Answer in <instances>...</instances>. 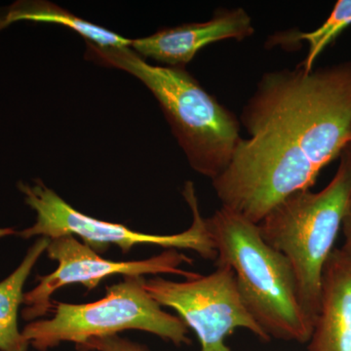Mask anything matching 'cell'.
I'll return each mask as SVG.
<instances>
[{
  "label": "cell",
  "mask_w": 351,
  "mask_h": 351,
  "mask_svg": "<svg viewBox=\"0 0 351 351\" xmlns=\"http://www.w3.org/2000/svg\"><path fill=\"white\" fill-rule=\"evenodd\" d=\"M241 123L249 138L212 184L221 207L258 225L351 144V63L265 73Z\"/></svg>",
  "instance_id": "1"
},
{
  "label": "cell",
  "mask_w": 351,
  "mask_h": 351,
  "mask_svg": "<svg viewBox=\"0 0 351 351\" xmlns=\"http://www.w3.org/2000/svg\"><path fill=\"white\" fill-rule=\"evenodd\" d=\"M341 228H343V235H345V244L341 247V249L351 255V193L350 198H348V204H346Z\"/></svg>",
  "instance_id": "15"
},
{
  "label": "cell",
  "mask_w": 351,
  "mask_h": 351,
  "mask_svg": "<svg viewBox=\"0 0 351 351\" xmlns=\"http://www.w3.org/2000/svg\"><path fill=\"white\" fill-rule=\"evenodd\" d=\"M217 265L234 272L242 301L270 338L308 343L313 327L297 294L287 258L269 246L257 223L221 207L206 219Z\"/></svg>",
  "instance_id": "3"
},
{
  "label": "cell",
  "mask_w": 351,
  "mask_h": 351,
  "mask_svg": "<svg viewBox=\"0 0 351 351\" xmlns=\"http://www.w3.org/2000/svg\"><path fill=\"white\" fill-rule=\"evenodd\" d=\"M86 58L137 77L154 94L189 165L213 181L239 147L240 122L184 68L157 66L130 47H103L86 41Z\"/></svg>",
  "instance_id": "2"
},
{
  "label": "cell",
  "mask_w": 351,
  "mask_h": 351,
  "mask_svg": "<svg viewBox=\"0 0 351 351\" xmlns=\"http://www.w3.org/2000/svg\"><path fill=\"white\" fill-rule=\"evenodd\" d=\"M351 193V161L341 154L334 178L322 191H300L279 202L258 223L263 240L287 258L307 321L319 311L325 265L343 223Z\"/></svg>",
  "instance_id": "4"
},
{
  "label": "cell",
  "mask_w": 351,
  "mask_h": 351,
  "mask_svg": "<svg viewBox=\"0 0 351 351\" xmlns=\"http://www.w3.org/2000/svg\"><path fill=\"white\" fill-rule=\"evenodd\" d=\"M107 288V294L91 304L56 302L51 319L25 326L29 346L47 351L61 343L82 345L93 338L112 336L124 330L151 332L175 346L191 345L189 328L180 317L166 313L145 289L144 276H124Z\"/></svg>",
  "instance_id": "5"
},
{
  "label": "cell",
  "mask_w": 351,
  "mask_h": 351,
  "mask_svg": "<svg viewBox=\"0 0 351 351\" xmlns=\"http://www.w3.org/2000/svg\"><path fill=\"white\" fill-rule=\"evenodd\" d=\"M308 351H351V255L334 249L322 276Z\"/></svg>",
  "instance_id": "10"
},
{
  "label": "cell",
  "mask_w": 351,
  "mask_h": 351,
  "mask_svg": "<svg viewBox=\"0 0 351 351\" xmlns=\"http://www.w3.org/2000/svg\"><path fill=\"white\" fill-rule=\"evenodd\" d=\"M46 251L51 260L56 261L58 267L49 276H39L38 285L24 295L27 307L23 314L27 320L41 317L49 313L54 307L51 302V295L58 289L69 284L80 283L90 291L113 274L124 276L176 274L186 279L199 276L181 269L182 263H191L193 260L175 249H170L147 260L113 262L101 258L88 245L69 234L51 239Z\"/></svg>",
  "instance_id": "8"
},
{
  "label": "cell",
  "mask_w": 351,
  "mask_h": 351,
  "mask_svg": "<svg viewBox=\"0 0 351 351\" xmlns=\"http://www.w3.org/2000/svg\"><path fill=\"white\" fill-rule=\"evenodd\" d=\"M25 203L36 212V221L19 234L27 239L34 237L58 239L64 235H77L98 253H104L110 245L119 246L124 254L138 244L158 245L164 248L186 249L207 260H217L213 239L208 230L206 219L201 216L195 186L188 182L182 195L193 212V223L184 232L172 235L145 234L132 230L120 223L91 218L71 207L40 180L34 184H19Z\"/></svg>",
  "instance_id": "6"
},
{
  "label": "cell",
  "mask_w": 351,
  "mask_h": 351,
  "mask_svg": "<svg viewBox=\"0 0 351 351\" xmlns=\"http://www.w3.org/2000/svg\"><path fill=\"white\" fill-rule=\"evenodd\" d=\"M253 21L245 9H219L212 19L174 27H164L147 38L134 39L130 48L143 58H152L168 66L184 68L210 44L250 38Z\"/></svg>",
  "instance_id": "9"
},
{
  "label": "cell",
  "mask_w": 351,
  "mask_h": 351,
  "mask_svg": "<svg viewBox=\"0 0 351 351\" xmlns=\"http://www.w3.org/2000/svg\"><path fill=\"white\" fill-rule=\"evenodd\" d=\"M351 25V0H339L327 20L313 32L291 31L272 36V45H293L299 41L308 43V53L301 64L307 73L313 71L314 63L327 46Z\"/></svg>",
  "instance_id": "13"
},
{
  "label": "cell",
  "mask_w": 351,
  "mask_h": 351,
  "mask_svg": "<svg viewBox=\"0 0 351 351\" xmlns=\"http://www.w3.org/2000/svg\"><path fill=\"white\" fill-rule=\"evenodd\" d=\"M51 239L41 237L17 269L0 282V350L27 351L29 343L18 329V309L24 302L23 288L38 258L47 250Z\"/></svg>",
  "instance_id": "12"
},
{
  "label": "cell",
  "mask_w": 351,
  "mask_h": 351,
  "mask_svg": "<svg viewBox=\"0 0 351 351\" xmlns=\"http://www.w3.org/2000/svg\"><path fill=\"white\" fill-rule=\"evenodd\" d=\"M78 351H151L145 346L121 338L119 335L93 338L76 346Z\"/></svg>",
  "instance_id": "14"
},
{
  "label": "cell",
  "mask_w": 351,
  "mask_h": 351,
  "mask_svg": "<svg viewBox=\"0 0 351 351\" xmlns=\"http://www.w3.org/2000/svg\"><path fill=\"white\" fill-rule=\"evenodd\" d=\"M18 21L64 25L77 32L87 43L103 47H130L132 43L130 39L87 22L48 1H23L9 7L6 13L0 17V29Z\"/></svg>",
  "instance_id": "11"
},
{
  "label": "cell",
  "mask_w": 351,
  "mask_h": 351,
  "mask_svg": "<svg viewBox=\"0 0 351 351\" xmlns=\"http://www.w3.org/2000/svg\"><path fill=\"white\" fill-rule=\"evenodd\" d=\"M343 154H345L346 156H348L351 161V144L348 145V147H346L345 151H343Z\"/></svg>",
  "instance_id": "16"
},
{
  "label": "cell",
  "mask_w": 351,
  "mask_h": 351,
  "mask_svg": "<svg viewBox=\"0 0 351 351\" xmlns=\"http://www.w3.org/2000/svg\"><path fill=\"white\" fill-rule=\"evenodd\" d=\"M145 289L161 306L175 309L195 332L199 351H232L226 339L239 328L265 343L271 339L245 306L234 272L228 265H217L209 276L184 282L156 276L145 280Z\"/></svg>",
  "instance_id": "7"
}]
</instances>
